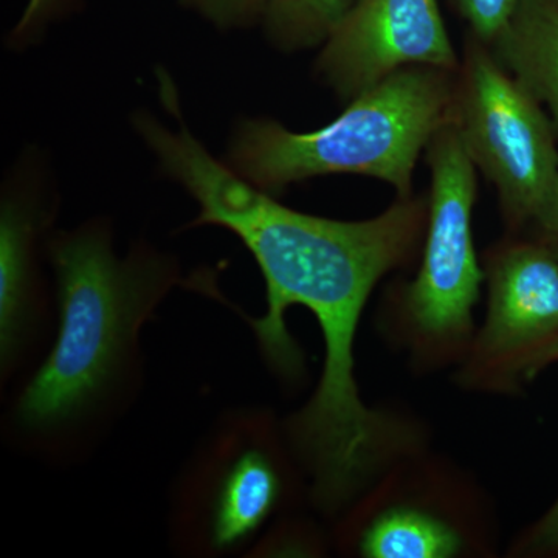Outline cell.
Wrapping results in <instances>:
<instances>
[{
  "label": "cell",
  "mask_w": 558,
  "mask_h": 558,
  "mask_svg": "<svg viewBox=\"0 0 558 558\" xmlns=\"http://www.w3.org/2000/svg\"><path fill=\"white\" fill-rule=\"evenodd\" d=\"M427 222L428 197L414 194L398 197L376 218L347 222L244 190L223 215V226L244 242L266 279L267 314L248 322L271 365L289 377L303 369L284 323L290 306L310 310L322 329V380L310 403L290 417L288 432L325 512L343 509L416 453V429L360 398L354 344L371 293L421 255Z\"/></svg>",
  "instance_id": "cell-1"
},
{
  "label": "cell",
  "mask_w": 558,
  "mask_h": 558,
  "mask_svg": "<svg viewBox=\"0 0 558 558\" xmlns=\"http://www.w3.org/2000/svg\"><path fill=\"white\" fill-rule=\"evenodd\" d=\"M458 70L411 65L349 101L328 126L292 132L269 119L242 120L226 163L277 196L293 183L328 174L384 180L399 197L413 194L418 157L454 119Z\"/></svg>",
  "instance_id": "cell-2"
},
{
  "label": "cell",
  "mask_w": 558,
  "mask_h": 558,
  "mask_svg": "<svg viewBox=\"0 0 558 558\" xmlns=\"http://www.w3.org/2000/svg\"><path fill=\"white\" fill-rule=\"evenodd\" d=\"M60 296V333L20 400V418L51 428L101 395L143 323L178 282L163 256L137 250L117 258L106 227L86 226L50 242Z\"/></svg>",
  "instance_id": "cell-3"
},
{
  "label": "cell",
  "mask_w": 558,
  "mask_h": 558,
  "mask_svg": "<svg viewBox=\"0 0 558 558\" xmlns=\"http://www.w3.org/2000/svg\"><path fill=\"white\" fill-rule=\"evenodd\" d=\"M425 159L432 186L421 263L416 277L388 290L381 326L416 368L433 371L464 362L484 269L472 231L478 179L454 119L429 140Z\"/></svg>",
  "instance_id": "cell-4"
},
{
  "label": "cell",
  "mask_w": 558,
  "mask_h": 558,
  "mask_svg": "<svg viewBox=\"0 0 558 558\" xmlns=\"http://www.w3.org/2000/svg\"><path fill=\"white\" fill-rule=\"evenodd\" d=\"M454 123L476 171L497 190L508 233H527L557 179L558 131L545 106L470 32L462 43Z\"/></svg>",
  "instance_id": "cell-5"
},
{
  "label": "cell",
  "mask_w": 558,
  "mask_h": 558,
  "mask_svg": "<svg viewBox=\"0 0 558 558\" xmlns=\"http://www.w3.org/2000/svg\"><path fill=\"white\" fill-rule=\"evenodd\" d=\"M487 311L458 381L470 391H519L529 365L558 339V259L527 234H510L483 256Z\"/></svg>",
  "instance_id": "cell-6"
},
{
  "label": "cell",
  "mask_w": 558,
  "mask_h": 558,
  "mask_svg": "<svg viewBox=\"0 0 558 558\" xmlns=\"http://www.w3.org/2000/svg\"><path fill=\"white\" fill-rule=\"evenodd\" d=\"M459 62L439 0H357L323 44L315 73L349 102L399 70Z\"/></svg>",
  "instance_id": "cell-7"
},
{
  "label": "cell",
  "mask_w": 558,
  "mask_h": 558,
  "mask_svg": "<svg viewBox=\"0 0 558 558\" xmlns=\"http://www.w3.org/2000/svg\"><path fill=\"white\" fill-rule=\"evenodd\" d=\"M399 468L389 470L369 495L355 532V550L368 558H451L483 550L475 520L465 499L449 492L451 484H418Z\"/></svg>",
  "instance_id": "cell-8"
},
{
  "label": "cell",
  "mask_w": 558,
  "mask_h": 558,
  "mask_svg": "<svg viewBox=\"0 0 558 558\" xmlns=\"http://www.w3.org/2000/svg\"><path fill=\"white\" fill-rule=\"evenodd\" d=\"M38 171L17 168L9 191H3L0 215V341L2 357L10 359L20 339L35 270V242L44 211Z\"/></svg>",
  "instance_id": "cell-9"
},
{
  "label": "cell",
  "mask_w": 558,
  "mask_h": 558,
  "mask_svg": "<svg viewBox=\"0 0 558 558\" xmlns=\"http://www.w3.org/2000/svg\"><path fill=\"white\" fill-rule=\"evenodd\" d=\"M488 47L545 106L558 131V0H521Z\"/></svg>",
  "instance_id": "cell-10"
},
{
  "label": "cell",
  "mask_w": 558,
  "mask_h": 558,
  "mask_svg": "<svg viewBox=\"0 0 558 558\" xmlns=\"http://www.w3.org/2000/svg\"><path fill=\"white\" fill-rule=\"evenodd\" d=\"M282 494L278 465L260 450H247L223 473L211 506V542L227 549L247 539L277 508Z\"/></svg>",
  "instance_id": "cell-11"
},
{
  "label": "cell",
  "mask_w": 558,
  "mask_h": 558,
  "mask_svg": "<svg viewBox=\"0 0 558 558\" xmlns=\"http://www.w3.org/2000/svg\"><path fill=\"white\" fill-rule=\"evenodd\" d=\"M357 0H270L263 28L284 53L323 46Z\"/></svg>",
  "instance_id": "cell-12"
},
{
  "label": "cell",
  "mask_w": 558,
  "mask_h": 558,
  "mask_svg": "<svg viewBox=\"0 0 558 558\" xmlns=\"http://www.w3.org/2000/svg\"><path fill=\"white\" fill-rule=\"evenodd\" d=\"M270 0H179L219 31H244L263 25Z\"/></svg>",
  "instance_id": "cell-13"
},
{
  "label": "cell",
  "mask_w": 558,
  "mask_h": 558,
  "mask_svg": "<svg viewBox=\"0 0 558 558\" xmlns=\"http://www.w3.org/2000/svg\"><path fill=\"white\" fill-rule=\"evenodd\" d=\"M450 3L468 25V32L492 46L519 9L521 0H450Z\"/></svg>",
  "instance_id": "cell-14"
},
{
  "label": "cell",
  "mask_w": 558,
  "mask_h": 558,
  "mask_svg": "<svg viewBox=\"0 0 558 558\" xmlns=\"http://www.w3.org/2000/svg\"><path fill=\"white\" fill-rule=\"evenodd\" d=\"M83 0H28L20 22L10 35V43L24 46L46 31L51 22L69 16L81 9Z\"/></svg>",
  "instance_id": "cell-15"
},
{
  "label": "cell",
  "mask_w": 558,
  "mask_h": 558,
  "mask_svg": "<svg viewBox=\"0 0 558 558\" xmlns=\"http://www.w3.org/2000/svg\"><path fill=\"white\" fill-rule=\"evenodd\" d=\"M512 553L519 557L558 556V498L553 508L521 535Z\"/></svg>",
  "instance_id": "cell-16"
},
{
  "label": "cell",
  "mask_w": 558,
  "mask_h": 558,
  "mask_svg": "<svg viewBox=\"0 0 558 558\" xmlns=\"http://www.w3.org/2000/svg\"><path fill=\"white\" fill-rule=\"evenodd\" d=\"M524 234L542 242L558 259V174L542 211L538 213L537 219Z\"/></svg>",
  "instance_id": "cell-17"
},
{
  "label": "cell",
  "mask_w": 558,
  "mask_h": 558,
  "mask_svg": "<svg viewBox=\"0 0 558 558\" xmlns=\"http://www.w3.org/2000/svg\"><path fill=\"white\" fill-rule=\"evenodd\" d=\"M554 363H558V339L554 340L553 343H549L545 349H542V351L532 359L531 365H529L527 380L534 379L543 369L548 368V366L554 365Z\"/></svg>",
  "instance_id": "cell-18"
}]
</instances>
